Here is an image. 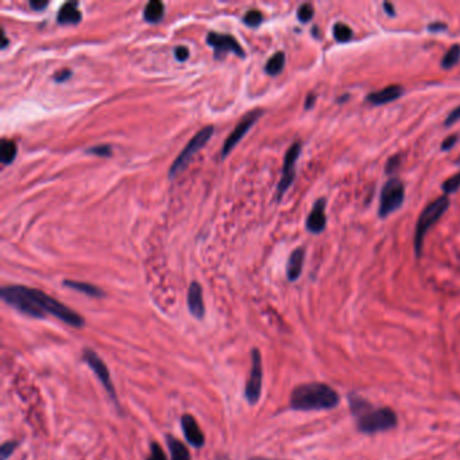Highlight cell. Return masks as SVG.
I'll use <instances>...</instances> for the list:
<instances>
[{
    "label": "cell",
    "mask_w": 460,
    "mask_h": 460,
    "mask_svg": "<svg viewBox=\"0 0 460 460\" xmlns=\"http://www.w3.org/2000/svg\"><path fill=\"white\" fill-rule=\"evenodd\" d=\"M174 57L179 60V61H186L188 57H189V49L186 46H177L174 49Z\"/></svg>",
    "instance_id": "obj_32"
},
{
    "label": "cell",
    "mask_w": 460,
    "mask_h": 460,
    "mask_svg": "<svg viewBox=\"0 0 460 460\" xmlns=\"http://www.w3.org/2000/svg\"><path fill=\"white\" fill-rule=\"evenodd\" d=\"M207 43L215 50L216 60H221L230 52L239 55V57H244V50L242 49L239 42L230 34H221V33L211 32L207 36Z\"/></svg>",
    "instance_id": "obj_11"
},
{
    "label": "cell",
    "mask_w": 460,
    "mask_h": 460,
    "mask_svg": "<svg viewBox=\"0 0 460 460\" xmlns=\"http://www.w3.org/2000/svg\"><path fill=\"white\" fill-rule=\"evenodd\" d=\"M48 1L45 0H33V1H30V7L34 10V11H42L43 8H46L48 7Z\"/></svg>",
    "instance_id": "obj_36"
},
{
    "label": "cell",
    "mask_w": 460,
    "mask_h": 460,
    "mask_svg": "<svg viewBox=\"0 0 460 460\" xmlns=\"http://www.w3.org/2000/svg\"><path fill=\"white\" fill-rule=\"evenodd\" d=\"M0 297L6 304L29 317L45 319L52 314L74 328H83L85 326V320L81 314L39 289L8 285L1 288Z\"/></svg>",
    "instance_id": "obj_1"
},
{
    "label": "cell",
    "mask_w": 460,
    "mask_h": 460,
    "mask_svg": "<svg viewBox=\"0 0 460 460\" xmlns=\"http://www.w3.org/2000/svg\"><path fill=\"white\" fill-rule=\"evenodd\" d=\"M181 428L184 432L185 439L192 447H195L197 449L203 448L204 444H205L203 431L200 429L199 423L196 421V419L193 416L184 414L181 417Z\"/></svg>",
    "instance_id": "obj_12"
},
{
    "label": "cell",
    "mask_w": 460,
    "mask_h": 460,
    "mask_svg": "<svg viewBox=\"0 0 460 460\" xmlns=\"http://www.w3.org/2000/svg\"><path fill=\"white\" fill-rule=\"evenodd\" d=\"M284 67H285V53L277 52L276 55L269 58V61L266 62L265 72L269 76H277L284 71Z\"/></svg>",
    "instance_id": "obj_22"
},
{
    "label": "cell",
    "mask_w": 460,
    "mask_h": 460,
    "mask_svg": "<svg viewBox=\"0 0 460 460\" xmlns=\"http://www.w3.org/2000/svg\"><path fill=\"white\" fill-rule=\"evenodd\" d=\"M83 361L91 368V370L95 372V375L99 378V381L102 382V385L106 389V391L109 393V396H110L111 400L115 403V405L119 406L116 390H115L113 382L111 379L110 370L107 368V365L104 363V361L91 349H85L83 351Z\"/></svg>",
    "instance_id": "obj_8"
},
{
    "label": "cell",
    "mask_w": 460,
    "mask_h": 460,
    "mask_svg": "<svg viewBox=\"0 0 460 460\" xmlns=\"http://www.w3.org/2000/svg\"><path fill=\"white\" fill-rule=\"evenodd\" d=\"M339 401L337 391L321 382L302 384L295 387L291 394V407L298 412L328 410L336 407Z\"/></svg>",
    "instance_id": "obj_3"
},
{
    "label": "cell",
    "mask_w": 460,
    "mask_h": 460,
    "mask_svg": "<svg viewBox=\"0 0 460 460\" xmlns=\"http://www.w3.org/2000/svg\"><path fill=\"white\" fill-rule=\"evenodd\" d=\"M448 207H449L448 196H442L424 208V211L417 221V224H416V232H414V251H416L417 257H420V254H421L424 238H425L426 232L431 230V227L436 221L442 218V214L448 209Z\"/></svg>",
    "instance_id": "obj_4"
},
{
    "label": "cell",
    "mask_w": 460,
    "mask_h": 460,
    "mask_svg": "<svg viewBox=\"0 0 460 460\" xmlns=\"http://www.w3.org/2000/svg\"><path fill=\"white\" fill-rule=\"evenodd\" d=\"M301 154V144L295 142L291 148H288L285 158H284V166H282V177L279 180V184L277 186V199L281 200L284 193L293 184L295 177V162Z\"/></svg>",
    "instance_id": "obj_9"
},
{
    "label": "cell",
    "mask_w": 460,
    "mask_h": 460,
    "mask_svg": "<svg viewBox=\"0 0 460 460\" xmlns=\"http://www.w3.org/2000/svg\"><path fill=\"white\" fill-rule=\"evenodd\" d=\"M165 15V6L162 1L153 0L148 1L144 10V18L148 20V23H157Z\"/></svg>",
    "instance_id": "obj_20"
},
{
    "label": "cell",
    "mask_w": 460,
    "mask_h": 460,
    "mask_svg": "<svg viewBox=\"0 0 460 460\" xmlns=\"http://www.w3.org/2000/svg\"><path fill=\"white\" fill-rule=\"evenodd\" d=\"M384 7H385V10H386V13L389 15H394V7H393L390 3H385Z\"/></svg>",
    "instance_id": "obj_39"
},
{
    "label": "cell",
    "mask_w": 460,
    "mask_h": 460,
    "mask_svg": "<svg viewBox=\"0 0 460 460\" xmlns=\"http://www.w3.org/2000/svg\"><path fill=\"white\" fill-rule=\"evenodd\" d=\"M313 15H314V10L311 3H304L297 10V18L301 23L309 22L313 18Z\"/></svg>",
    "instance_id": "obj_26"
},
{
    "label": "cell",
    "mask_w": 460,
    "mask_h": 460,
    "mask_svg": "<svg viewBox=\"0 0 460 460\" xmlns=\"http://www.w3.org/2000/svg\"><path fill=\"white\" fill-rule=\"evenodd\" d=\"M166 444H167V448L170 451L172 460H192L190 452L186 448V445L184 442H180L179 439H176L174 436L167 435L166 436Z\"/></svg>",
    "instance_id": "obj_19"
},
{
    "label": "cell",
    "mask_w": 460,
    "mask_h": 460,
    "mask_svg": "<svg viewBox=\"0 0 460 460\" xmlns=\"http://www.w3.org/2000/svg\"><path fill=\"white\" fill-rule=\"evenodd\" d=\"M146 460H167L165 452L162 451V448L158 442H153L150 444V454Z\"/></svg>",
    "instance_id": "obj_29"
},
{
    "label": "cell",
    "mask_w": 460,
    "mask_h": 460,
    "mask_svg": "<svg viewBox=\"0 0 460 460\" xmlns=\"http://www.w3.org/2000/svg\"><path fill=\"white\" fill-rule=\"evenodd\" d=\"M71 76H72V72L69 69H62L61 72L55 74V80L57 83H64L65 80L71 78Z\"/></svg>",
    "instance_id": "obj_34"
},
{
    "label": "cell",
    "mask_w": 460,
    "mask_h": 460,
    "mask_svg": "<svg viewBox=\"0 0 460 460\" xmlns=\"http://www.w3.org/2000/svg\"><path fill=\"white\" fill-rule=\"evenodd\" d=\"M250 460H276V459H267V458H251Z\"/></svg>",
    "instance_id": "obj_41"
},
{
    "label": "cell",
    "mask_w": 460,
    "mask_h": 460,
    "mask_svg": "<svg viewBox=\"0 0 460 460\" xmlns=\"http://www.w3.org/2000/svg\"><path fill=\"white\" fill-rule=\"evenodd\" d=\"M460 61V45H452L448 52L444 55L442 60V67L444 69L454 68Z\"/></svg>",
    "instance_id": "obj_23"
},
{
    "label": "cell",
    "mask_w": 460,
    "mask_h": 460,
    "mask_svg": "<svg viewBox=\"0 0 460 460\" xmlns=\"http://www.w3.org/2000/svg\"><path fill=\"white\" fill-rule=\"evenodd\" d=\"M400 164H401V155H400V154L391 157V158L387 161L386 173H389V174H390V173H394V172L398 169Z\"/></svg>",
    "instance_id": "obj_31"
},
{
    "label": "cell",
    "mask_w": 460,
    "mask_h": 460,
    "mask_svg": "<svg viewBox=\"0 0 460 460\" xmlns=\"http://www.w3.org/2000/svg\"><path fill=\"white\" fill-rule=\"evenodd\" d=\"M262 20H263V15H262V13L258 11V10H250V11H247V13L244 14V17H243L244 25H247L249 27H253V29L258 27V26L262 23Z\"/></svg>",
    "instance_id": "obj_25"
},
{
    "label": "cell",
    "mask_w": 460,
    "mask_h": 460,
    "mask_svg": "<svg viewBox=\"0 0 460 460\" xmlns=\"http://www.w3.org/2000/svg\"><path fill=\"white\" fill-rule=\"evenodd\" d=\"M460 188V172L455 173L454 176H451L448 180L444 181L442 184V190L445 195H451L454 192H456Z\"/></svg>",
    "instance_id": "obj_27"
},
{
    "label": "cell",
    "mask_w": 460,
    "mask_h": 460,
    "mask_svg": "<svg viewBox=\"0 0 460 460\" xmlns=\"http://www.w3.org/2000/svg\"><path fill=\"white\" fill-rule=\"evenodd\" d=\"M403 93H404V88L401 85H389L384 90L370 93L368 95L366 100L374 106H382V104H387L393 100H397Z\"/></svg>",
    "instance_id": "obj_15"
},
{
    "label": "cell",
    "mask_w": 460,
    "mask_h": 460,
    "mask_svg": "<svg viewBox=\"0 0 460 460\" xmlns=\"http://www.w3.org/2000/svg\"><path fill=\"white\" fill-rule=\"evenodd\" d=\"M333 37H335V39L337 42L346 43V42H349L351 38H352V30H351L347 25L339 22V23H336L333 26Z\"/></svg>",
    "instance_id": "obj_24"
},
{
    "label": "cell",
    "mask_w": 460,
    "mask_h": 460,
    "mask_svg": "<svg viewBox=\"0 0 460 460\" xmlns=\"http://www.w3.org/2000/svg\"><path fill=\"white\" fill-rule=\"evenodd\" d=\"M18 153L17 144L10 139H3L0 145V161L3 165H10L15 160Z\"/></svg>",
    "instance_id": "obj_21"
},
{
    "label": "cell",
    "mask_w": 460,
    "mask_h": 460,
    "mask_svg": "<svg viewBox=\"0 0 460 460\" xmlns=\"http://www.w3.org/2000/svg\"><path fill=\"white\" fill-rule=\"evenodd\" d=\"M456 142H458V135H451V137H448V138L444 139L442 148V150H449Z\"/></svg>",
    "instance_id": "obj_35"
},
{
    "label": "cell",
    "mask_w": 460,
    "mask_h": 460,
    "mask_svg": "<svg viewBox=\"0 0 460 460\" xmlns=\"http://www.w3.org/2000/svg\"><path fill=\"white\" fill-rule=\"evenodd\" d=\"M18 442H6L0 447V460H7L18 448Z\"/></svg>",
    "instance_id": "obj_28"
},
{
    "label": "cell",
    "mask_w": 460,
    "mask_h": 460,
    "mask_svg": "<svg viewBox=\"0 0 460 460\" xmlns=\"http://www.w3.org/2000/svg\"><path fill=\"white\" fill-rule=\"evenodd\" d=\"M216 460H231L228 456H219Z\"/></svg>",
    "instance_id": "obj_42"
},
{
    "label": "cell",
    "mask_w": 460,
    "mask_h": 460,
    "mask_svg": "<svg viewBox=\"0 0 460 460\" xmlns=\"http://www.w3.org/2000/svg\"><path fill=\"white\" fill-rule=\"evenodd\" d=\"M327 225L326 218V199H319L307 219V230L312 234H320Z\"/></svg>",
    "instance_id": "obj_14"
},
{
    "label": "cell",
    "mask_w": 460,
    "mask_h": 460,
    "mask_svg": "<svg viewBox=\"0 0 460 460\" xmlns=\"http://www.w3.org/2000/svg\"><path fill=\"white\" fill-rule=\"evenodd\" d=\"M405 200V186L398 179L389 180L381 192L379 209L381 218H386L391 212L397 211Z\"/></svg>",
    "instance_id": "obj_6"
},
{
    "label": "cell",
    "mask_w": 460,
    "mask_h": 460,
    "mask_svg": "<svg viewBox=\"0 0 460 460\" xmlns=\"http://www.w3.org/2000/svg\"><path fill=\"white\" fill-rule=\"evenodd\" d=\"M349 404L358 429L362 433L374 435L386 432L396 428L398 423L396 412H393L390 407H375L365 398L354 393L349 396Z\"/></svg>",
    "instance_id": "obj_2"
},
{
    "label": "cell",
    "mask_w": 460,
    "mask_h": 460,
    "mask_svg": "<svg viewBox=\"0 0 460 460\" xmlns=\"http://www.w3.org/2000/svg\"><path fill=\"white\" fill-rule=\"evenodd\" d=\"M64 286L69 288V289H74L76 292H80L83 295H91V297H96V298H102L104 297L106 293L95 286L92 284H87V282H80V281H71V279H65L64 282Z\"/></svg>",
    "instance_id": "obj_18"
},
{
    "label": "cell",
    "mask_w": 460,
    "mask_h": 460,
    "mask_svg": "<svg viewBox=\"0 0 460 460\" xmlns=\"http://www.w3.org/2000/svg\"><path fill=\"white\" fill-rule=\"evenodd\" d=\"M460 119V106L459 107H456L455 110L452 111L448 116H447V119H445V126H451V125H454V123H456L458 120Z\"/></svg>",
    "instance_id": "obj_33"
},
{
    "label": "cell",
    "mask_w": 460,
    "mask_h": 460,
    "mask_svg": "<svg viewBox=\"0 0 460 460\" xmlns=\"http://www.w3.org/2000/svg\"><path fill=\"white\" fill-rule=\"evenodd\" d=\"M314 102H316V95L314 93H309L308 97H307V100H305V110H311L313 104H314Z\"/></svg>",
    "instance_id": "obj_38"
},
{
    "label": "cell",
    "mask_w": 460,
    "mask_h": 460,
    "mask_svg": "<svg viewBox=\"0 0 460 460\" xmlns=\"http://www.w3.org/2000/svg\"><path fill=\"white\" fill-rule=\"evenodd\" d=\"M251 368L250 377L244 387V398L250 405H257L262 394V382H263V365L262 355L258 349L251 351Z\"/></svg>",
    "instance_id": "obj_7"
},
{
    "label": "cell",
    "mask_w": 460,
    "mask_h": 460,
    "mask_svg": "<svg viewBox=\"0 0 460 460\" xmlns=\"http://www.w3.org/2000/svg\"><path fill=\"white\" fill-rule=\"evenodd\" d=\"M188 308H189V312L196 317L197 320H202L205 316V307H204V300H203V288L199 282L193 281L189 286V291H188Z\"/></svg>",
    "instance_id": "obj_13"
},
{
    "label": "cell",
    "mask_w": 460,
    "mask_h": 460,
    "mask_svg": "<svg viewBox=\"0 0 460 460\" xmlns=\"http://www.w3.org/2000/svg\"><path fill=\"white\" fill-rule=\"evenodd\" d=\"M304 259H305V250L302 247L295 249V251L291 254L289 260H288V266H286V276L289 281H297L301 272H302V266H304Z\"/></svg>",
    "instance_id": "obj_17"
},
{
    "label": "cell",
    "mask_w": 460,
    "mask_h": 460,
    "mask_svg": "<svg viewBox=\"0 0 460 460\" xmlns=\"http://www.w3.org/2000/svg\"><path fill=\"white\" fill-rule=\"evenodd\" d=\"M81 18H83V14L78 8V3H74V1L65 3L57 14V22L60 25H77V23H80Z\"/></svg>",
    "instance_id": "obj_16"
},
{
    "label": "cell",
    "mask_w": 460,
    "mask_h": 460,
    "mask_svg": "<svg viewBox=\"0 0 460 460\" xmlns=\"http://www.w3.org/2000/svg\"><path fill=\"white\" fill-rule=\"evenodd\" d=\"M428 29H429L431 32L436 33V32H440V30H445V29H447V25H445V23H440V22H435V23L429 25Z\"/></svg>",
    "instance_id": "obj_37"
},
{
    "label": "cell",
    "mask_w": 460,
    "mask_h": 460,
    "mask_svg": "<svg viewBox=\"0 0 460 460\" xmlns=\"http://www.w3.org/2000/svg\"><path fill=\"white\" fill-rule=\"evenodd\" d=\"M87 153L93 154V155H99V157H109V155H111V146L110 145L95 146V148H88Z\"/></svg>",
    "instance_id": "obj_30"
},
{
    "label": "cell",
    "mask_w": 460,
    "mask_h": 460,
    "mask_svg": "<svg viewBox=\"0 0 460 460\" xmlns=\"http://www.w3.org/2000/svg\"><path fill=\"white\" fill-rule=\"evenodd\" d=\"M262 115H263V111L256 109V110L250 111L249 113H246L243 116L239 125L230 134V137H227V139L223 145V148H221V158H225L231 153V150L239 144L240 139L249 132V130L257 123L258 119Z\"/></svg>",
    "instance_id": "obj_10"
},
{
    "label": "cell",
    "mask_w": 460,
    "mask_h": 460,
    "mask_svg": "<svg viewBox=\"0 0 460 460\" xmlns=\"http://www.w3.org/2000/svg\"><path fill=\"white\" fill-rule=\"evenodd\" d=\"M214 126H207L204 129L200 130L190 141L189 144L185 146L184 150L180 153V155L176 158V161L173 162V165L170 166L169 169V179H174L179 173H181L186 166L189 165L192 157L195 154L199 153L200 148H204L208 141L211 139V137L214 135Z\"/></svg>",
    "instance_id": "obj_5"
},
{
    "label": "cell",
    "mask_w": 460,
    "mask_h": 460,
    "mask_svg": "<svg viewBox=\"0 0 460 460\" xmlns=\"http://www.w3.org/2000/svg\"><path fill=\"white\" fill-rule=\"evenodd\" d=\"M7 45H8V39L6 38L4 32H1V49H6V48H7Z\"/></svg>",
    "instance_id": "obj_40"
}]
</instances>
